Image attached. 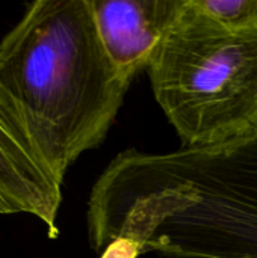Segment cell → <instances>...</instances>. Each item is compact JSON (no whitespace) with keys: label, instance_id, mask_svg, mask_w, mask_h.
Here are the masks:
<instances>
[{"label":"cell","instance_id":"1","mask_svg":"<svg viewBox=\"0 0 257 258\" xmlns=\"http://www.w3.org/2000/svg\"><path fill=\"white\" fill-rule=\"evenodd\" d=\"M101 252L126 243L177 258H257V136L111 160L88 201Z\"/></svg>","mask_w":257,"mask_h":258},{"label":"cell","instance_id":"2","mask_svg":"<svg viewBox=\"0 0 257 258\" xmlns=\"http://www.w3.org/2000/svg\"><path fill=\"white\" fill-rule=\"evenodd\" d=\"M0 83L61 183L103 142L130 85L101 42L91 0L30 3L0 41Z\"/></svg>","mask_w":257,"mask_h":258},{"label":"cell","instance_id":"3","mask_svg":"<svg viewBox=\"0 0 257 258\" xmlns=\"http://www.w3.org/2000/svg\"><path fill=\"white\" fill-rule=\"evenodd\" d=\"M147 71L183 148L257 136V24L229 27L186 0Z\"/></svg>","mask_w":257,"mask_h":258},{"label":"cell","instance_id":"4","mask_svg":"<svg viewBox=\"0 0 257 258\" xmlns=\"http://www.w3.org/2000/svg\"><path fill=\"white\" fill-rule=\"evenodd\" d=\"M61 187L21 109L0 83V215H30L56 237Z\"/></svg>","mask_w":257,"mask_h":258},{"label":"cell","instance_id":"5","mask_svg":"<svg viewBox=\"0 0 257 258\" xmlns=\"http://www.w3.org/2000/svg\"><path fill=\"white\" fill-rule=\"evenodd\" d=\"M186 0H91L101 42L129 80L148 67Z\"/></svg>","mask_w":257,"mask_h":258},{"label":"cell","instance_id":"6","mask_svg":"<svg viewBox=\"0 0 257 258\" xmlns=\"http://www.w3.org/2000/svg\"><path fill=\"white\" fill-rule=\"evenodd\" d=\"M220 23L242 29L257 24V0H197Z\"/></svg>","mask_w":257,"mask_h":258}]
</instances>
